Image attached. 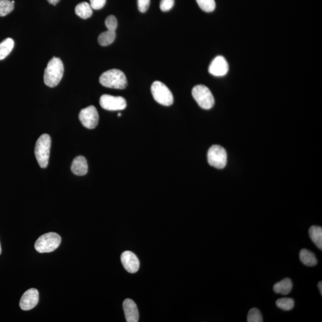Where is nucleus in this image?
Here are the masks:
<instances>
[{
  "label": "nucleus",
  "instance_id": "nucleus-27",
  "mask_svg": "<svg viewBox=\"0 0 322 322\" xmlns=\"http://www.w3.org/2000/svg\"><path fill=\"white\" fill-rule=\"evenodd\" d=\"M150 0H137L138 9L142 13L146 12L150 6Z\"/></svg>",
  "mask_w": 322,
  "mask_h": 322
},
{
  "label": "nucleus",
  "instance_id": "nucleus-10",
  "mask_svg": "<svg viewBox=\"0 0 322 322\" xmlns=\"http://www.w3.org/2000/svg\"><path fill=\"white\" fill-rule=\"evenodd\" d=\"M39 301V293L36 289L32 288L26 291L20 301L19 305L21 309L28 311L34 308Z\"/></svg>",
  "mask_w": 322,
  "mask_h": 322
},
{
  "label": "nucleus",
  "instance_id": "nucleus-5",
  "mask_svg": "<svg viewBox=\"0 0 322 322\" xmlns=\"http://www.w3.org/2000/svg\"><path fill=\"white\" fill-rule=\"evenodd\" d=\"M192 96L199 106L204 110H210L214 105V98L209 88L203 85L193 87Z\"/></svg>",
  "mask_w": 322,
  "mask_h": 322
},
{
  "label": "nucleus",
  "instance_id": "nucleus-2",
  "mask_svg": "<svg viewBox=\"0 0 322 322\" xmlns=\"http://www.w3.org/2000/svg\"><path fill=\"white\" fill-rule=\"evenodd\" d=\"M100 83L105 87L114 89H124L127 85V80L123 72L113 69L104 72L99 78Z\"/></svg>",
  "mask_w": 322,
  "mask_h": 322
},
{
  "label": "nucleus",
  "instance_id": "nucleus-6",
  "mask_svg": "<svg viewBox=\"0 0 322 322\" xmlns=\"http://www.w3.org/2000/svg\"><path fill=\"white\" fill-rule=\"evenodd\" d=\"M151 92L154 99L157 103L169 106L174 102V97L172 91L165 84L160 81H155L151 87Z\"/></svg>",
  "mask_w": 322,
  "mask_h": 322
},
{
  "label": "nucleus",
  "instance_id": "nucleus-9",
  "mask_svg": "<svg viewBox=\"0 0 322 322\" xmlns=\"http://www.w3.org/2000/svg\"><path fill=\"white\" fill-rule=\"evenodd\" d=\"M100 104L103 109L111 111L124 110L127 107L126 100L124 97L109 94H104L101 96Z\"/></svg>",
  "mask_w": 322,
  "mask_h": 322
},
{
  "label": "nucleus",
  "instance_id": "nucleus-14",
  "mask_svg": "<svg viewBox=\"0 0 322 322\" xmlns=\"http://www.w3.org/2000/svg\"><path fill=\"white\" fill-rule=\"evenodd\" d=\"M71 171L75 175L84 176L88 172V164L83 156L75 157L72 163Z\"/></svg>",
  "mask_w": 322,
  "mask_h": 322
},
{
  "label": "nucleus",
  "instance_id": "nucleus-22",
  "mask_svg": "<svg viewBox=\"0 0 322 322\" xmlns=\"http://www.w3.org/2000/svg\"><path fill=\"white\" fill-rule=\"evenodd\" d=\"M277 307L284 311H290L293 309L295 302L293 299L290 298H282L279 299L276 302Z\"/></svg>",
  "mask_w": 322,
  "mask_h": 322
},
{
  "label": "nucleus",
  "instance_id": "nucleus-25",
  "mask_svg": "<svg viewBox=\"0 0 322 322\" xmlns=\"http://www.w3.org/2000/svg\"><path fill=\"white\" fill-rule=\"evenodd\" d=\"M105 25L108 30L116 31L118 26L117 18L113 15L108 16L105 21Z\"/></svg>",
  "mask_w": 322,
  "mask_h": 322
},
{
  "label": "nucleus",
  "instance_id": "nucleus-28",
  "mask_svg": "<svg viewBox=\"0 0 322 322\" xmlns=\"http://www.w3.org/2000/svg\"><path fill=\"white\" fill-rule=\"evenodd\" d=\"M92 9L100 10L106 4V0H90Z\"/></svg>",
  "mask_w": 322,
  "mask_h": 322
},
{
  "label": "nucleus",
  "instance_id": "nucleus-11",
  "mask_svg": "<svg viewBox=\"0 0 322 322\" xmlns=\"http://www.w3.org/2000/svg\"><path fill=\"white\" fill-rule=\"evenodd\" d=\"M229 65L224 57L219 56L210 64L208 71L210 74L216 77H223L228 73Z\"/></svg>",
  "mask_w": 322,
  "mask_h": 322
},
{
  "label": "nucleus",
  "instance_id": "nucleus-7",
  "mask_svg": "<svg viewBox=\"0 0 322 322\" xmlns=\"http://www.w3.org/2000/svg\"><path fill=\"white\" fill-rule=\"evenodd\" d=\"M208 161L210 166L218 169L225 168L227 164V153L223 147L213 145L208 152Z\"/></svg>",
  "mask_w": 322,
  "mask_h": 322
},
{
  "label": "nucleus",
  "instance_id": "nucleus-17",
  "mask_svg": "<svg viewBox=\"0 0 322 322\" xmlns=\"http://www.w3.org/2000/svg\"><path fill=\"white\" fill-rule=\"evenodd\" d=\"M76 15L82 19H87L91 17L93 14V10L89 3L82 2L78 4L75 9Z\"/></svg>",
  "mask_w": 322,
  "mask_h": 322
},
{
  "label": "nucleus",
  "instance_id": "nucleus-20",
  "mask_svg": "<svg viewBox=\"0 0 322 322\" xmlns=\"http://www.w3.org/2000/svg\"><path fill=\"white\" fill-rule=\"evenodd\" d=\"M116 38V31L108 30L98 36V42L101 46H107L113 43Z\"/></svg>",
  "mask_w": 322,
  "mask_h": 322
},
{
  "label": "nucleus",
  "instance_id": "nucleus-29",
  "mask_svg": "<svg viewBox=\"0 0 322 322\" xmlns=\"http://www.w3.org/2000/svg\"><path fill=\"white\" fill-rule=\"evenodd\" d=\"M47 1L50 4L55 6L58 4V3L60 1V0H47Z\"/></svg>",
  "mask_w": 322,
  "mask_h": 322
},
{
  "label": "nucleus",
  "instance_id": "nucleus-3",
  "mask_svg": "<svg viewBox=\"0 0 322 322\" xmlns=\"http://www.w3.org/2000/svg\"><path fill=\"white\" fill-rule=\"evenodd\" d=\"M51 138L48 134H42L36 142L35 155L39 167L47 168L50 157Z\"/></svg>",
  "mask_w": 322,
  "mask_h": 322
},
{
  "label": "nucleus",
  "instance_id": "nucleus-30",
  "mask_svg": "<svg viewBox=\"0 0 322 322\" xmlns=\"http://www.w3.org/2000/svg\"><path fill=\"white\" fill-rule=\"evenodd\" d=\"M318 288L319 290L320 294L322 295V282L321 281L318 282Z\"/></svg>",
  "mask_w": 322,
  "mask_h": 322
},
{
  "label": "nucleus",
  "instance_id": "nucleus-4",
  "mask_svg": "<svg viewBox=\"0 0 322 322\" xmlns=\"http://www.w3.org/2000/svg\"><path fill=\"white\" fill-rule=\"evenodd\" d=\"M61 243V238L57 233H45L39 237L35 244V250L39 253H48L57 249Z\"/></svg>",
  "mask_w": 322,
  "mask_h": 322
},
{
  "label": "nucleus",
  "instance_id": "nucleus-13",
  "mask_svg": "<svg viewBox=\"0 0 322 322\" xmlns=\"http://www.w3.org/2000/svg\"><path fill=\"white\" fill-rule=\"evenodd\" d=\"M125 316L127 322H137L139 321V314L137 305L131 299H126L123 303Z\"/></svg>",
  "mask_w": 322,
  "mask_h": 322
},
{
  "label": "nucleus",
  "instance_id": "nucleus-19",
  "mask_svg": "<svg viewBox=\"0 0 322 322\" xmlns=\"http://www.w3.org/2000/svg\"><path fill=\"white\" fill-rule=\"evenodd\" d=\"M14 45V41L11 38H6L0 43V61L3 60L11 53Z\"/></svg>",
  "mask_w": 322,
  "mask_h": 322
},
{
  "label": "nucleus",
  "instance_id": "nucleus-21",
  "mask_svg": "<svg viewBox=\"0 0 322 322\" xmlns=\"http://www.w3.org/2000/svg\"><path fill=\"white\" fill-rule=\"evenodd\" d=\"M15 1L10 0H0V16H7L11 13L14 9Z\"/></svg>",
  "mask_w": 322,
  "mask_h": 322
},
{
  "label": "nucleus",
  "instance_id": "nucleus-18",
  "mask_svg": "<svg viewBox=\"0 0 322 322\" xmlns=\"http://www.w3.org/2000/svg\"><path fill=\"white\" fill-rule=\"evenodd\" d=\"M309 235L314 244L322 250V228L321 227L313 226L309 229Z\"/></svg>",
  "mask_w": 322,
  "mask_h": 322
},
{
  "label": "nucleus",
  "instance_id": "nucleus-31",
  "mask_svg": "<svg viewBox=\"0 0 322 322\" xmlns=\"http://www.w3.org/2000/svg\"><path fill=\"white\" fill-rule=\"evenodd\" d=\"M2 254V246H1V244H0V254Z\"/></svg>",
  "mask_w": 322,
  "mask_h": 322
},
{
  "label": "nucleus",
  "instance_id": "nucleus-12",
  "mask_svg": "<svg viewBox=\"0 0 322 322\" xmlns=\"http://www.w3.org/2000/svg\"><path fill=\"white\" fill-rule=\"evenodd\" d=\"M121 262L126 270L131 274L139 271L140 262L137 256L131 251H125L121 255Z\"/></svg>",
  "mask_w": 322,
  "mask_h": 322
},
{
  "label": "nucleus",
  "instance_id": "nucleus-32",
  "mask_svg": "<svg viewBox=\"0 0 322 322\" xmlns=\"http://www.w3.org/2000/svg\"><path fill=\"white\" fill-rule=\"evenodd\" d=\"M118 117H121V114H118Z\"/></svg>",
  "mask_w": 322,
  "mask_h": 322
},
{
  "label": "nucleus",
  "instance_id": "nucleus-24",
  "mask_svg": "<svg viewBox=\"0 0 322 322\" xmlns=\"http://www.w3.org/2000/svg\"><path fill=\"white\" fill-rule=\"evenodd\" d=\"M248 322H262V316L260 311L257 308H253L249 310L247 316Z\"/></svg>",
  "mask_w": 322,
  "mask_h": 322
},
{
  "label": "nucleus",
  "instance_id": "nucleus-15",
  "mask_svg": "<svg viewBox=\"0 0 322 322\" xmlns=\"http://www.w3.org/2000/svg\"><path fill=\"white\" fill-rule=\"evenodd\" d=\"M300 259L302 263L308 266L313 267L317 264V259L313 252L308 249H303L300 253Z\"/></svg>",
  "mask_w": 322,
  "mask_h": 322
},
{
  "label": "nucleus",
  "instance_id": "nucleus-26",
  "mask_svg": "<svg viewBox=\"0 0 322 322\" xmlns=\"http://www.w3.org/2000/svg\"><path fill=\"white\" fill-rule=\"evenodd\" d=\"M174 0H161L160 9L163 12H168L173 8Z\"/></svg>",
  "mask_w": 322,
  "mask_h": 322
},
{
  "label": "nucleus",
  "instance_id": "nucleus-8",
  "mask_svg": "<svg viewBox=\"0 0 322 322\" xmlns=\"http://www.w3.org/2000/svg\"><path fill=\"white\" fill-rule=\"evenodd\" d=\"M79 119L83 126L87 129H95L99 120L96 108L94 106H90L82 110L79 114Z\"/></svg>",
  "mask_w": 322,
  "mask_h": 322
},
{
  "label": "nucleus",
  "instance_id": "nucleus-23",
  "mask_svg": "<svg viewBox=\"0 0 322 322\" xmlns=\"http://www.w3.org/2000/svg\"><path fill=\"white\" fill-rule=\"evenodd\" d=\"M196 2L203 11L212 12L216 9L215 0H196Z\"/></svg>",
  "mask_w": 322,
  "mask_h": 322
},
{
  "label": "nucleus",
  "instance_id": "nucleus-1",
  "mask_svg": "<svg viewBox=\"0 0 322 322\" xmlns=\"http://www.w3.org/2000/svg\"><path fill=\"white\" fill-rule=\"evenodd\" d=\"M64 72V64L60 59L52 58L45 69L44 81L46 85L55 87L60 83Z\"/></svg>",
  "mask_w": 322,
  "mask_h": 322
},
{
  "label": "nucleus",
  "instance_id": "nucleus-16",
  "mask_svg": "<svg viewBox=\"0 0 322 322\" xmlns=\"http://www.w3.org/2000/svg\"><path fill=\"white\" fill-rule=\"evenodd\" d=\"M292 289V282L290 278H285L284 280L278 282L274 287V290L277 294L288 295Z\"/></svg>",
  "mask_w": 322,
  "mask_h": 322
}]
</instances>
